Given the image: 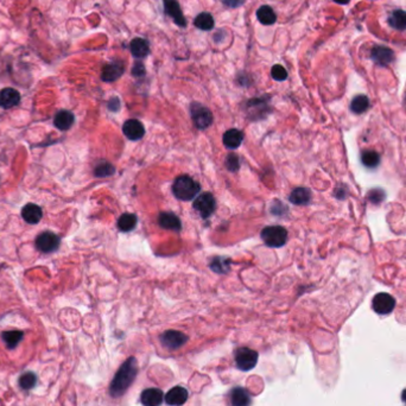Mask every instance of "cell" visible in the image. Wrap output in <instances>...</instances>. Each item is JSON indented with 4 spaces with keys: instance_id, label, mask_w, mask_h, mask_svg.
<instances>
[{
    "instance_id": "cell-22",
    "label": "cell",
    "mask_w": 406,
    "mask_h": 406,
    "mask_svg": "<svg viewBox=\"0 0 406 406\" xmlns=\"http://www.w3.org/2000/svg\"><path fill=\"white\" fill-rule=\"evenodd\" d=\"M130 49L132 55L134 57H137V59H144V57H146L150 52L149 43H147L146 39L143 38H134L133 41L131 42Z\"/></svg>"
},
{
    "instance_id": "cell-18",
    "label": "cell",
    "mask_w": 406,
    "mask_h": 406,
    "mask_svg": "<svg viewBox=\"0 0 406 406\" xmlns=\"http://www.w3.org/2000/svg\"><path fill=\"white\" fill-rule=\"evenodd\" d=\"M124 74V66L119 62H114L109 63L103 67L102 73H101V79L105 82H113L117 81L119 77H122Z\"/></svg>"
},
{
    "instance_id": "cell-27",
    "label": "cell",
    "mask_w": 406,
    "mask_h": 406,
    "mask_svg": "<svg viewBox=\"0 0 406 406\" xmlns=\"http://www.w3.org/2000/svg\"><path fill=\"white\" fill-rule=\"evenodd\" d=\"M194 24H195L197 29L203 30V31H209V30L214 28V18L210 13L202 12L196 17Z\"/></svg>"
},
{
    "instance_id": "cell-35",
    "label": "cell",
    "mask_w": 406,
    "mask_h": 406,
    "mask_svg": "<svg viewBox=\"0 0 406 406\" xmlns=\"http://www.w3.org/2000/svg\"><path fill=\"white\" fill-rule=\"evenodd\" d=\"M385 197H386L385 191L382 189H379V188H377V189H372L370 193H368V199H370L371 202L374 204L381 203L382 201L385 200Z\"/></svg>"
},
{
    "instance_id": "cell-28",
    "label": "cell",
    "mask_w": 406,
    "mask_h": 406,
    "mask_svg": "<svg viewBox=\"0 0 406 406\" xmlns=\"http://www.w3.org/2000/svg\"><path fill=\"white\" fill-rule=\"evenodd\" d=\"M137 226V216L134 214L125 213L118 219V228L122 231H131Z\"/></svg>"
},
{
    "instance_id": "cell-7",
    "label": "cell",
    "mask_w": 406,
    "mask_h": 406,
    "mask_svg": "<svg viewBox=\"0 0 406 406\" xmlns=\"http://www.w3.org/2000/svg\"><path fill=\"white\" fill-rule=\"evenodd\" d=\"M188 336L179 330H166L160 335V342L170 351H176L187 343Z\"/></svg>"
},
{
    "instance_id": "cell-29",
    "label": "cell",
    "mask_w": 406,
    "mask_h": 406,
    "mask_svg": "<svg viewBox=\"0 0 406 406\" xmlns=\"http://www.w3.org/2000/svg\"><path fill=\"white\" fill-rule=\"evenodd\" d=\"M370 107V99L366 95H358L352 100L351 102V109L353 113L361 114L366 112Z\"/></svg>"
},
{
    "instance_id": "cell-16",
    "label": "cell",
    "mask_w": 406,
    "mask_h": 406,
    "mask_svg": "<svg viewBox=\"0 0 406 406\" xmlns=\"http://www.w3.org/2000/svg\"><path fill=\"white\" fill-rule=\"evenodd\" d=\"M164 6H165V11L167 15L173 19V22L177 25L181 26V28H184L187 25L182 10H181L180 4L176 0H164Z\"/></svg>"
},
{
    "instance_id": "cell-38",
    "label": "cell",
    "mask_w": 406,
    "mask_h": 406,
    "mask_svg": "<svg viewBox=\"0 0 406 406\" xmlns=\"http://www.w3.org/2000/svg\"><path fill=\"white\" fill-rule=\"evenodd\" d=\"M222 3L226 6H228V8L237 9L244 4L245 0H222Z\"/></svg>"
},
{
    "instance_id": "cell-39",
    "label": "cell",
    "mask_w": 406,
    "mask_h": 406,
    "mask_svg": "<svg viewBox=\"0 0 406 406\" xmlns=\"http://www.w3.org/2000/svg\"><path fill=\"white\" fill-rule=\"evenodd\" d=\"M119 107H120V100L118 98H112L109 100L108 102V108L112 110V112H117V110H119Z\"/></svg>"
},
{
    "instance_id": "cell-25",
    "label": "cell",
    "mask_w": 406,
    "mask_h": 406,
    "mask_svg": "<svg viewBox=\"0 0 406 406\" xmlns=\"http://www.w3.org/2000/svg\"><path fill=\"white\" fill-rule=\"evenodd\" d=\"M257 17L258 21H259L263 25H272L277 21V16L276 13H274L273 9L267 5H264L258 9Z\"/></svg>"
},
{
    "instance_id": "cell-8",
    "label": "cell",
    "mask_w": 406,
    "mask_h": 406,
    "mask_svg": "<svg viewBox=\"0 0 406 406\" xmlns=\"http://www.w3.org/2000/svg\"><path fill=\"white\" fill-rule=\"evenodd\" d=\"M372 307H373L375 313L379 315H388L395 308V300L391 295L386 293L378 294L372 301Z\"/></svg>"
},
{
    "instance_id": "cell-33",
    "label": "cell",
    "mask_w": 406,
    "mask_h": 406,
    "mask_svg": "<svg viewBox=\"0 0 406 406\" xmlns=\"http://www.w3.org/2000/svg\"><path fill=\"white\" fill-rule=\"evenodd\" d=\"M114 172H115L114 166L112 165V164H109L107 162L99 163L98 165L95 166V170H94V173H95V176H98V177H108V176H112Z\"/></svg>"
},
{
    "instance_id": "cell-1",
    "label": "cell",
    "mask_w": 406,
    "mask_h": 406,
    "mask_svg": "<svg viewBox=\"0 0 406 406\" xmlns=\"http://www.w3.org/2000/svg\"><path fill=\"white\" fill-rule=\"evenodd\" d=\"M138 374V362L136 358H130L120 366L109 385V394L113 398H119L126 393L130 386Z\"/></svg>"
},
{
    "instance_id": "cell-6",
    "label": "cell",
    "mask_w": 406,
    "mask_h": 406,
    "mask_svg": "<svg viewBox=\"0 0 406 406\" xmlns=\"http://www.w3.org/2000/svg\"><path fill=\"white\" fill-rule=\"evenodd\" d=\"M193 207L194 209L199 211L200 215L202 216L203 219H208V217L213 215L214 211H215L216 201L210 193H203L196 197L193 203Z\"/></svg>"
},
{
    "instance_id": "cell-14",
    "label": "cell",
    "mask_w": 406,
    "mask_h": 406,
    "mask_svg": "<svg viewBox=\"0 0 406 406\" xmlns=\"http://www.w3.org/2000/svg\"><path fill=\"white\" fill-rule=\"evenodd\" d=\"M159 226L164 229H169L173 231H180L182 229V223H181L180 217L176 214L170 213V211H162L158 216Z\"/></svg>"
},
{
    "instance_id": "cell-37",
    "label": "cell",
    "mask_w": 406,
    "mask_h": 406,
    "mask_svg": "<svg viewBox=\"0 0 406 406\" xmlns=\"http://www.w3.org/2000/svg\"><path fill=\"white\" fill-rule=\"evenodd\" d=\"M132 74L134 76H143L144 74H145V68H144L143 63H136V65L133 66V69H132Z\"/></svg>"
},
{
    "instance_id": "cell-34",
    "label": "cell",
    "mask_w": 406,
    "mask_h": 406,
    "mask_svg": "<svg viewBox=\"0 0 406 406\" xmlns=\"http://www.w3.org/2000/svg\"><path fill=\"white\" fill-rule=\"evenodd\" d=\"M271 75H272V77L276 80V81H284V80L287 79L286 69L280 65H276L272 67V69H271Z\"/></svg>"
},
{
    "instance_id": "cell-3",
    "label": "cell",
    "mask_w": 406,
    "mask_h": 406,
    "mask_svg": "<svg viewBox=\"0 0 406 406\" xmlns=\"http://www.w3.org/2000/svg\"><path fill=\"white\" fill-rule=\"evenodd\" d=\"M261 239L270 247H281L287 241V230L281 226H270L261 231Z\"/></svg>"
},
{
    "instance_id": "cell-36",
    "label": "cell",
    "mask_w": 406,
    "mask_h": 406,
    "mask_svg": "<svg viewBox=\"0 0 406 406\" xmlns=\"http://www.w3.org/2000/svg\"><path fill=\"white\" fill-rule=\"evenodd\" d=\"M226 166L229 171H238L240 167V160L237 154L229 153L226 158Z\"/></svg>"
},
{
    "instance_id": "cell-9",
    "label": "cell",
    "mask_w": 406,
    "mask_h": 406,
    "mask_svg": "<svg viewBox=\"0 0 406 406\" xmlns=\"http://www.w3.org/2000/svg\"><path fill=\"white\" fill-rule=\"evenodd\" d=\"M60 238L51 231H43L36 238V246L43 253H51L60 246Z\"/></svg>"
},
{
    "instance_id": "cell-30",
    "label": "cell",
    "mask_w": 406,
    "mask_h": 406,
    "mask_svg": "<svg viewBox=\"0 0 406 406\" xmlns=\"http://www.w3.org/2000/svg\"><path fill=\"white\" fill-rule=\"evenodd\" d=\"M361 162L365 166L374 169V167H377L379 165V163H380V156H379L378 152H375L373 150L365 151V152H362Z\"/></svg>"
},
{
    "instance_id": "cell-41",
    "label": "cell",
    "mask_w": 406,
    "mask_h": 406,
    "mask_svg": "<svg viewBox=\"0 0 406 406\" xmlns=\"http://www.w3.org/2000/svg\"><path fill=\"white\" fill-rule=\"evenodd\" d=\"M401 400L404 401V404L406 405V388L402 391V393H401Z\"/></svg>"
},
{
    "instance_id": "cell-23",
    "label": "cell",
    "mask_w": 406,
    "mask_h": 406,
    "mask_svg": "<svg viewBox=\"0 0 406 406\" xmlns=\"http://www.w3.org/2000/svg\"><path fill=\"white\" fill-rule=\"evenodd\" d=\"M288 200H290L291 203L296 204V206H305L311 200L310 190L307 189V188H297V189H295L290 194Z\"/></svg>"
},
{
    "instance_id": "cell-4",
    "label": "cell",
    "mask_w": 406,
    "mask_h": 406,
    "mask_svg": "<svg viewBox=\"0 0 406 406\" xmlns=\"http://www.w3.org/2000/svg\"><path fill=\"white\" fill-rule=\"evenodd\" d=\"M191 118L199 130H206L213 123V114L207 107L197 102L191 103Z\"/></svg>"
},
{
    "instance_id": "cell-10",
    "label": "cell",
    "mask_w": 406,
    "mask_h": 406,
    "mask_svg": "<svg viewBox=\"0 0 406 406\" xmlns=\"http://www.w3.org/2000/svg\"><path fill=\"white\" fill-rule=\"evenodd\" d=\"M188 397H189V393L186 387L175 386L166 392V394L164 395V400L170 406H182L187 402Z\"/></svg>"
},
{
    "instance_id": "cell-19",
    "label": "cell",
    "mask_w": 406,
    "mask_h": 406,
    "mask_svg": "<svg viewBox=\"0 0 406 406\" xmlns=\"http://www.w3.org/2000/svg\"><path fill=\"white\" fill-rule=\"evenodd\" d=\"M22 216L28 223L36 224L42 220L43 211L41 209V207L37 206V204L28 203L22 209Z\"/></svg>"
},
{
    "instance_id": "cell-26",
    "label": "cell",
    "mask_w": 406,
    "mask_h": 406,
    "mask_svg": "<svg viewBox=\"0 0 406 406\" xmlns=\"http://www.w3.org/2000/svg\"><path fill=\"white\" fill-rule=\"evenodd\" d=\"M388 24L391 28L404 31L406 30V12L402 10H395L388 18Z\"/></svg>"
},
{
    "instance_id": "cell-13",
    "label": "cell",
    "mask_w": 406,
    "mask_h": 406,
    "mask_svg": "<svg viewBox=\"0 0 406 406\" xmlns=\"http://www.w3.org/2000/svg\"><path fill=\"white\" fill-rule=\"evenodd\" d=\"M140 401L144 406H160L164 401L163 391L156 387L146 388L142 392Z\"/></svg>"
},
{
    "instance_id": "cell-12",
    "label": "cell",
    "mask_w": 406,
    "mask_h": 406,
    "mask_svg": "<svg viewBox=\"0 0 406 406\" xmlns=\"http://www.w3.org/2000/svg\"><path fill=\"white\" fill-rule=\"evenodd\" d=\"M123 132L126 136L127 139L139 140L142 139L144 134H145V129H144V125L139 122V120L130 119L124 124Z\"/></svg>"
},
{
    "instance_id": "cell-20",
    "label": "cell",
    "mask_w": 406,
    "mask_h": 406,
    "mask_svg": "<svg viewBox=\"0 0 406 406\" xmlns=\"http://www.w3.org/2000/svg\"><path fill=\"white\" fill-rule=\"evenodd\" d=\"M244 140V132L240 130L231 129L223 134V144L227 149L236 150L241 145Z\"/></svg>"
},
{
    "instance_id": "cell-5",
    "label": "cell",
    "mask_w": 406,
    "mask_h": 406,
    "mask_svg": "<svg viewBox=\"0 0 406 406\" xmlns=\"http://www.w3.org/2000/svg\"><path fill=\"white\" fill-rule=\"evenodd\" d=\"M258 358H259V355L256 351L244 347L237 351L236 364L241 371H251L258 364Z\"/></svg>"
},
{
    "instance_id": "cell-32",
    "label": "cell",
    "mask_w": 406,
    "mask_h": 406,
    "mask_svg": "<svg viewBox=\"0 0 406 406\" xmlns=\"http://www.w3.org/2000/svg\"><path fill=\"white\" fill-rule=\"evenodd\" d=\"M37 384V375L33 372H26L19 378V386L23 390H32Z\"/></svg>"
},
{
    "instance_id": "cell-24",
    "label": "cell",
    "mask_w": 406,
    "mask_h": 406,
    "mask_svg": "<svg viewBox=\"0 0 406 406\" xmlns=\"http://www.w3.org/2000/svg\"><path fill=\"white\" fill-rule=\"evenodd\" d=\"M2 337L9 350H15L24 337V333L21 330H6L2 334Z\"/></svg>"
},
{
    "instance_id": "cell-11",
    "label": "cell",
    "mask_w": 406,
    "mask_h": 406,
    "mask_svg": "<svg viewBox=\"0 0 406 406\" xmlns=\"http://www.w3.org/2000/svg\"><path fill=\"white\" fill-rule=\"evenodd\" d=\"M371 59L373 60L374 63H377L378 66L386 67L390 65V63L394 60V52L392 51L390 48L378 45L372 49Z\"/></svg>"
},
{
    "instance_id": "cell-31",
    "label": "cell",
    "mask_w": 406,
    "mask_h": 406,
    "mask_svg": "<svg viewBox=\"0 0 406 406\" xmlns=\"http://www.w3.org/2000/svg\"><path fill=\"white\" fill-rule=\"evenodd\" d=\"M229 259L222 257H214L210 261V268L216 273H227L229 271Z\"/></svg>"
},
{
    "instance_id": "cell-21",
    "label": "cell",
    "mask_w": 406,
    "mask_h": 406,
    "mask_svg": "<svg viewBox=\"0 0 406 406\" xmlns=\"http://www.w3.org/2000/svg\"><path fill=\"white\" fill-rule=\"evenodd\" d=\"M74 122H75V117L69 110H60L53 118V124H55L57 129L61 131L69 130L73 126Z\"/></svg>"
},
{
    "instance_id": "cell-40",
    "label": "cell",
    "mask_w": 406,
    "mask_h": 406,
    "mask_svg": "<svg viewBox=\"0 0 406 406\" xmlns=\"http://www.w3.org/2000/svg\"><path fill=\"white\" fill-rule=\"evenodd\" d=\"M334 2L337 3V4H340V5H345V4H348L351 0H334Z\"/></svg>"
},
{
    "instance_id": "cell-2",
    "label": "cell",
    "mask_w": 406,
    "mask_h": 406,
    "mask_svg": "<svg viewBox=\"0 0 406 406\" xmlns=\"http://www.w3.org/2000/svg\"><path fill=\"white\" fill-rule=\"evenodd\" d=\"M200 190V184L187 175L179 176L172 184L173 195L181 201L194 200Z\"/></svg>"
},
{
    "instance_id": "cell-15",
    "label": "cell",
    "mask_w": 406,
    "mask_h": 406,
    "mask_svg": "<svg viewBox=\"0 0 406 406\" xmlns=\"http://www.w3.org/2000/svg\"><path fill=\"white\" fill-rule=\"evenodd\" d=\"M21 101V94L15 88H4L0 90V107L3 108H12Z\"/></svg>"
},
{
    "instance_id": "cell-17",
    "label": "cell",
    "mask_w": 406,
    "mask_h": 406,
    "mask_svg": "<svg viewBox=\"0 0 406 406\" xmlns=\"http://www.w3.org/2000/svg\"><path fill=\"white\" fill-rule=\"evenodd\" d=\"M230 406H250L252 402L251 394L244 387H236L229 392Z\"/></svg>"
}]
</instances>
